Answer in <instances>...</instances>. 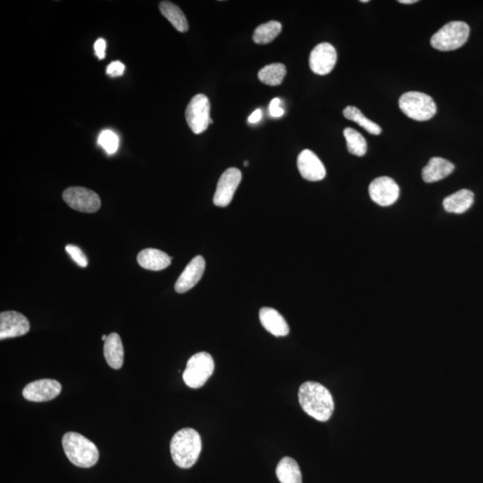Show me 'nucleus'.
Wrapping results in <instances>:
<instances>
[{
    "instance_id": "obj_7",
    "label": "nucleus",
    "mask_w": 483,
    "mask_h": 483,
    "mask_svg": "<svg viewBox=\"0 0 483 483\" xmlns=\"http://www.w3.org/2000/svg\"><path fill=\"white\" fill-rule=\"evenodd\" d=\"M211 104L207 96L197 94L189 102L185 111V119L190 129L195 135L202 134L209 128L211 120Z\"/></svg>"
},
{
    "instance_id": "obj_13",
    "label": "nucleus",
    "mask_w": 483,
    "mask_h": 483,
    "mask_svg": "<svg viewBox=\"0 0 483 483\" xmlns=\"http://www.w3.org/2000/svg\"><path fill=\"white\" fill-rule=\"evenodd\" d=\"M30 331L28 319L22 313L8 311L0 314V339L18 338Z\"/></svg>"
},
{
    "instance_id": "obj_24",
    "label": "nucleus",
    "mask_w": 483,
    "mask_h": 483,
    "mask_svg": "<svg viewBox=\"0 0 483 483\" xmlns=\"http://www.w3.org/2000/svg\"><path fill=\"white\" fill-rule=\"evenodd\" d=\"M345 118L351 121H354L356 124H358L361 128H364L369 133V134L379 135L381 134V128H379L378 124L372 122V120L366 118V116L362 114V111L359 109L354 106H348L343 111Z\"/></svg>"
},
{
    "instance_id": "obj_23",
    "label": "nucleus",
    "mask_w": 483,
    "mask_h": 483,
    "mask_svg": "<svg viewBox=\"0 0 483 483\" xmlns=\"http://www.w3.org/2000/svg\"><path fill=\"white\" fill-rule=\"evenodd\" d=\"M286 75L285 65L281 63L268 65L259 70L258 78L259 81L269 86L281 85Z\"/></svg>"
},
{
    "instance_id": "obj_12",
    "label": "nucleus",
    "mask_w": 483,
    "mask_h": 483,
    "mask_svg": "<svg viewBox=\"0 0 483 483\" xmlns=\"http://www.w3.org/2000/svg\"><path fill=\"white\" fill-rule=\"evenodd\" d=\"M338 55L331 44L323 42L312 49L310 55V68L314 74L326 75L335 68Z\"/></svg>"
},
{
    "instance_id": "obj_30",
    "label": "nucleus",
    "mask_w": 483,
    "mask_h": 483,
    "mask_svg": "<svg viewBox=\"0 0 483 483\" xmlns=\"http://www.w3.org/2000/svg\"><path fill=\"white\" fill-rule=\"evenodd\" d=\"M269 115H271V118H281V116L284 115L285 111L284 109L281 108V99H273L271 102V104H269Z\"/></svg>"
},
{
    "instance_id": "obj_8",
    "label": "nucleus",
    "mask_w": 483,
    "mask_h": 483,
    "mask_svg": "<svg viewBox=\"0 0 483 483\" xmlns=\"http://www.w3.org/2000/svg\"><path fill=\"white\" fill-rule=\"evenodd\" d=\"M66 204L75 211L94 213L101 208V199L92 190L85 188H70L63 192Z\"/></svg>"
},
{
    "instance_id": "obj_9",
    "label": "nucleus",
    "mask_w": 483,
    "mask_h": 483,
    "mask_svg": "<svg viewBox=\"0 0 483 483\" xmlns=\"http://www.w3.org/2000/svg\"><path fill=\"white\" fill-rule=\"evenodd\" d=\"M242 180V173L236 168L226 169L216 185L213 202L218 207H226L233 198Z\"/></svg>"
},
{
    "instance_id": "obj_5",
    "label": "nucleus",
    "mask_w": 483,
    "mask_h": 483,
    "mask_svg": "<svg viewBox=\"0 0 483 483\" xmlns=\"http://www.w3.org/2000/svg\"><path fill=\"white\" fill-rule=\"evenodd\" d=\"M470 27L465 22H451L439 30L431 39L433 48L441 51H451L461 48L469 38Z\"/></svg>"
},
{
    "instance_id": "obj_31",
    "label": "nucleus",
    "mask_w": 483,
    "mask_h": 483,
    "mask_svg": "<svg viewBox=\"0 0 483 483\" xmlns=\"http://www.w3.org/2000/svg\"><path fill=\"white\" fill-rule=\"evenodd\" d=\"M106 42L104 39H98L94 43V51L97 58L103 59L106 58Z\"/></svg>"
},
{
    "instance_id": "obj_22",
    "label": "nucleus",
    "mask_w": 483,
    "mask_h": 483,
    "mask_svg": "<svg viewBox=\"0 0 483 483\" xmlns=\"http://www.w3.org/2000/svg\"><path fill=\"white\" fill-rule=\"evenodd\" d=\"M159 10L171 25L180 32L188 31L189 23L184 13L178 6L171 1H162L159 3Z\"/></svg>"
},
{
    "instance_id": "obj_1",
    "label": "nucleus",
    "mask_w": 483,
    "mask_h": 483,
    "mask_svg": "<svg viewBox=\"0 0 483 483\" xmlns=\"http://www.w3.org/2000/svg\"><path fill=\"white\" fill-rule=\"evenodd\" d=\"M299 403L302 410L319 422H327L334 412L331 393L317 382L307 381L300 386Z\"/></svg>"
},
{
    "instance_id": "obj_28",
    "label": "nucleus",
    "mask_w": 483,
    "mask_h": 483,
    "mask_svg": "<svg viewBox=\"0 0 483 483\" xmlns=\"http://www.w3.org/2000/svg\"><path fill=\"white\" fill-rule=\"evenodd\" d=\"M66 251L68 252V255L71 256V258L74 259V262L76 264H78L80 267H87L88 259L78 246L73 245H66Z\"/></svg>"
},
{
    "instance_id": "obj_35",
    "label": "nucleus",
    "mask_w": 483,
    "mask_h": 483,
    "mask_svg": "<svg viewBox=\"0 0 483 483\" xmlns=\"http://www.w3.org/2000/svg\"><path fill=\"white\" fill-rule=\"evenodd\" d=\"M244 166H249V162H248V161H245V162H244Z\"/></svg>"
},
{
    "instance_id": "obj_25",
    "label": "nucleus",
    "mask_w": 483,
    "mask_h": 483,
    "mask_svg": "<svg viewBox=\"0 0 483 483\" xmlns=\"http://www.w3.org/2000/svg\"><path fill=\"white\" fill-rule=\"evenodd\" d=\"M282 31L281 23L278 21H271L259 25L253 32V42L257 44H268L273 39L278 37Z\"/></svg>"
},
{
    "instance_id": "obj_11",
    "label": "nucleus",
    "mask_w": 483,
    "mask_h": 483,
    "mask_svg": "<svg viewBox=\"0 0 483 483\" xmlns=\"http://www.w3.org/2000/svg\"><path fill=\"white\" fill-rule=\"evenodd\" d=\"M369 193L373 202L386 207L394 204L398 201L401 189L395 180L389 176H381L371 183Z\"/></svg>"
},
{
    "instance_id": "obj_34",
    "label": "nucleus",
    "mask_w": 483,
    "mask_h": 483,
    "mask_svg": "<svg viewBox=\"0 0 483 483\" xmlns=\"http://www.w3.org/2000/svg\"><path fill=\"white\" fill-rule=\"evenodd\" d=\"M106 338H108V336L103 335V336H102V339L103 341H106Z\"/></svg>"
},
{
    "instance_id": "obj_17",
    "label": "nucleus",
    "mask_w": 483,
    "mask_h": 483,
    "mask_svg": "<svg viewBox=\"0 0 483 483\" xmlns=\"http://www.w3.org/2000/svg\"><path fill=\"white\" fill-rule=\"evenodd\" d=\"M172 257L161 250L147 248L139 252L137 262L143 269L159 271L171 264Z\"/></svg>"
},
{
    "instance_id": "obj_4",
    "label": "nucleus",
    "mask_w": 483,
    "mask_h": 483,
    "mask_svg": "<svg viewBox=\"0 0 483 483\" xmlns=\"http://www.w3.org/2000/svg\"><path fill=\"white\" fill-rule=\"evenodd\" d=\"M399 108L405 116L416 121H427L437 112V106L432 97L420 92L404 93L399 99Z\"/></svg>"
},
{
    "instance_id": "obj_19",
    "label": "nucleus",
    "mask_w": 483,
    "mask_h": 483,
    "mask_svg": "<svg viewBox=\"0 0 483 483\" xmlns=\"http://www.w3.org/2000/svg\"><path fill=\"white\" fill-rule=\"evenodd\" d=\"M104 356L106 362L112 369H121L124 364V346H123L121 338L116 333H111L106 339Z\"/></svg>"
},
{
    "instance_id": "obj_2",
    "label": "nucleus",
    "mask_w": 483,
    "mask_h": 483,
    "mask_svg": "<svg viewBox=\"0 0 483 483\" xmlns=\"http://www.w3.org/2000/svg\"><path fill=\"white\" fill-rule=\"evenodd\" d=\"M202 451V439L192 428L176 432L171 439V452L173 461L180 468L188 469L197 462Z\"/></svg>"
},
{
    "instance_id": "obj_3",
    "label": "nucleus",
    "mask_w": 483,
    "mask_h": 483,
    "mask_svg": "<svg viewBox=\"0 0 483 483\" xmlns=\"http://www.w3.org/2000/svg\"><path fill=\"white\" fill-rule=\"evenodd\" d=\"M62 446L66 458L78 467H92L99 461V451L94 443L78 432L66 433Z\"/></svg>"
},
{
    "instance_id": "obj_26",
    "label": "nucleus",
    "mask_w": 483,
    "mask_h": 483,
    "mask_svg": "<svg viewBox=\"0 0 483 483\" xmlns=\"http://www.w3.org/2000/svg\"><path fill=\"white\" fill-rule=\"evenodd\" d=\"M344 135L348 145V149L353 155L362 157L367 152V142L359 132L353 128H346Z\"/></svg>"
},
{
    "instance_id": "obj_27",
    "label": "nucleus",
    "mask_w": 483,
    "mask_h": 483,
    "mask_svg": "<svg viewBox=\"0 0 483 483\" xmlns=\"http://www.w3.org/2000/svg\"><path fill=\"white\" fill-rule=\"evenodd\" d=\"M98 145L108 153L109 155L115 154L119 147V137L111 130H104L99 135Z\"/></svg>"
},
{
    "instance_id": "obj_21",
    "label": "nucleus",
    "mask_w": 483,
    "mask_h": 483,
    "mask_svg": "<svg viewBox=\"0 0 483 483\" xmlns=\"http://www.w3.org/2000/svg\"><path fill=\"white\" fill-rule=\"evenodd\" d=\"M276 475L281 483H302V472L298 463L288 456L283 458L279 463Z\"/></svg>"
},
{
    "instance_id": "obj_14",
    "label": "nucleus",
    "mask_w": 483,
    "mask_h": 483,
    "mask_svg": "<svg viewBox=\"0 0 483 483\" xmlns=\"http://www.w3.org/2000/svg\"><path fill=\"white\" fill-rule=\"evenodd\" d=\"M206 263L204 258L201 255L196 256L186 266L185 271L180 275L175 285L176 291L179 294H184L190 289L195 288L201 281L204 273Z\"/></svg>"
},
{
    "instance_id": "obj_33",
    "label": "nucleus",
    "mask_w": 483,
    "mask_h": 483,
    "mask_svg": "<svg viewBox=\"0 0 483 483\" xmlns=\"http://www.w3.org/2000/svg\"><path fill=\"white\" fill-rule=\"evenodd\" d=\"M399 3H401V4H415V3H417V0H399Z\"/></svg>"
},
{
    "instance_id": "obj_29",
    "label": "nucleus",
    "mask_w": 483,
    "mask_h": 483,
    "mask_svg": "<svg viewBox=\"0 0 483 483\" xmlns=\"http://www.w3.org/2000/svg\"><path fill=\"white\" fill-rule=\"evenodd\" d=\"M126 66L120 61L112 62L111 64L106 68V74L111 75V78H118L124 75Z\"/></svg>"
},
{
    "instance_id": "obj_16",
    "label": "nucleus",
    "mask_w": 483,
    "mask_h": 483,
    "mask_svg": "<svg viewBox=\"0 0 483 483\" xmlns=\"http://www.w3.org/2000/svg\"><path fill=\"white\" fill-rule=\"evenodd\" d=\"M259 321L263 328L275 336H285L289 333V326L276 310L269 307L259 311Z\"/></svg>"
},
{
    "instance_id": "obj_36",
    "label": "nucleus",
    "mask_w": 483,
    "mask_h": 483,
    "mask_svg": "<svg viewBox=\"0 0 483 483\" xmlns=\"http://www.w3.org/2000/svg\"><path fill=\"white\" fill-rule=\"evenodd\" d=\"M361 2L362 3H368L369 1H368V0H362Z\"/></svg>"
},
{
    "instance_id": "obj_10",
    "label": "nucleus",
    "mask_w": 483,
    "mask_h": 483,
    "mask_svg": "<svg viewBox=\"0 0 483 483\" xmlns=\"http://www.w3.org/2000/svg\"><path fill=\"white\" fill-rule=\"evenodd\" d=\"M61 391L62 386L58 381L42 379L26 385L23 396L26 401L41 403L53 401Z\"/></svg>"
},
{
    "instance_id": "obj_20",
    "label": "nucleus",
    "mask_w": 483,
    "mask_h": 483,
    "mask_svg": "<svg viewBox=\"0 0 483 483\" xmlns=\"http://www.w3.org/2000/svg\"><path fill=\"white\" fill-rule=\"evenodd\" d=\"M474 201V192L467 189H462L460 191L448 196L443 201V206H444L446 212L462 214L472 207Z\"/></svg>"
},
{
    "instance_id": "obj_15",
    "label": "nucleus",
    "mask_w": 483,
    "mask_h": 483,
    "mask_svg": "<svg viewBox=\"0 0 483 483\" xmlns=\"http://www.w3.org/2000/svg\"><path fill=\"white\" fill-rule=\"evenodd\" d=\"M298 166L300 174L308 181L317 182L325 178L324 165L318 156L310 149H305L300 153L298 158Z\"/></svg>"
},
{
    "instance_id": "obj_32",
    "label": "nucleus",
    "mask_w": 483,
    "mask_h": 483,
    "mask_svg": "<svg viewBox=\"0 0 483 483\" xmlns=\"http://www.w3.org/2000/svg\"><path fill=\"white\" fill-rule=\"evenodd\" d=\"M262 116V112L261 109H256L255 111L252 113V115L248 118V122L250 124H256L259 121H261Z\"/></svg>"
},
{
    "instance_id": "obj_18",
    "label": "nucleus",
    "mask_w": 483,
    "mask_h": 483,
    "mask_svg": "<svg viewBox=\"0 0 483 483\" xmlns=\"http://www.w3.org/2000/svg\"><path fill=\"white\" fill-rule=\"evenodd\" d=\"M455 166L451 161L445 159L435 157L429 159L428 165L422 169V179L426 183H435L441 181L454 171Z\"/></svg>"
},
{
    "instance_id": "obj_6",
    "label": "nucleus",
    "mask_w": 483,
    "mask_h": 483,
    "mask_svg": "<svg viewBox=\"0 0 483 483\" xmlns=\"http://www.w3.org/2000/svg\"><path fill=\"white\" fill-rule=\"evenodd\" d=\"M214 360L208 353L201 352L188 360L183 379L191 389H199L207 382L214 372Z\"/></svg>"
}]
</instances>
